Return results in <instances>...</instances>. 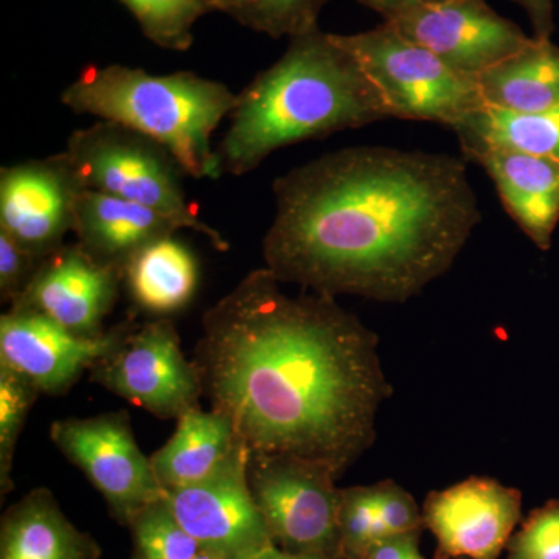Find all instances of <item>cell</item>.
<instances>
[{
  "instance_id": "cell-1",
  "label": "cell",
  "mask_w": 559,
  "mask_h": 559,
  "mask_svg": "<svg viewBox=\"0 0 559 559\" xmlns=\"http://www.w3.org/2000/svg\"><path fill=\"white\" fill-rule=\"evenodd\" d=\"M283 285L267 267L250 271L204 312L202 390L250 452L314 460L341 477L370 450L392 393L378 336L336 297Z\"/></svg>"
},
{
  "instance_id": "cell-2",
  "label": "cell",
  "mask_w": 559,
  "mask_h": 559,
  "mask_svg": "<svg viewBox=\"0 0 559 559\" xmlns=\"http://www.w3.org/2000/svg\"><path fill=\"white\" fill-rule=\"evenodd\" d=\"M264 267L325 296L404 304L454 266L481 213L466 160L349 146L275 179Z\"/></svg>"
},
{
  "instance_id": "cell-3",
  "label": "cell",
  "mask_w": 559,
  "mask_h": 559,
  "mask_svg": "<svg viewBox=\"0 0 559 559\" xmlns=\"http://www.w3.org/2000/svg\"><path fill=\"white\" fill-rule=\"evenodd\" d=\"M218 146L223 171L245 176L272 153L390 119L380 92L333 33L289 39L277 62L238 94Z\"/></svg>"
},
{
  "instance_id": "cell-4",
  "label": "cell",
  "mask_w": 559,
  "mask_h": 559,
  "mask_svg": "<svg viewBox=\"0 0 559 559\" xmlns=\"http://www.w3.org/2000/svg\"><path fill=\"white\" fill-rule=\"evenodd\" d=\"M219 81L193 72L153 75L143 69L110 64L87 66L61 94L76 114L123 124L156 140L170 151L180 168L197 179L223 175L213 132L237 105Z\"/></svg>"
},
{
  "instance_id": "cell-5",
  "label": "cell",
  "mask_w": 559,
  "mask_h": 559,
  "mask_svg": "<svg viewBox=\"0 0 559 559\" xmlns=\"http://www.w3.org/2000/svg\"><path fill=\"white\" fill-rule=\"evenodd\" d=\"M64 153L83 189L156 210L182 229L207 238L216 250L229 249L223 235L200 218L182 186L186 173L156 140L123 124L100 120L72 132Z\"/></svg>"
},
{
  "instance_id": "cell-6",
  "label": "cell",
  "mask_w": 559,
  "mask_h": 559,
  "mask_svg": "<svg viewBox=\"0 0 559 559\" xmlns=\"http://www.w3.org/2000/svg\"><path fill=\"white\" fill-rule=\"evenodd\" d=\"M333 38L349 51L388 106L390 119L432 121L454 128L485 105L479 81L406 38L389 22Z\"/></svg>"
},
{
  "instance_id": "cell-7",
  "label": "cell",
  "mask_w": 559,
  "mask_h": 559,
  "mask_svg": "<svg viewBox=\"0 0 559 559\" xmlns=\"http://www.w3.org/2000/svg\"><path fill=\"white\" fill-rule=\"evenodd\" d=\"M330 466L296 455L250 452L248 480L280 549L341 559L342 488Z\"/></svg>"
},
{
  "instance_id": "cell-8",
  "label": "cell",
  "mask_w": 559,
  "mask_h": 559,
  "mask_svg": "<svg viewBox=\"0 0 559 559\" xmlns=\"http://www.w3.org/2000/svg\"><path fill=\"white\" fill-rule=\"evenodd\" d=\"M90 373L95 384L160 419L182 417L204 396L197 364L183 355L168 318L135 323Z\"/></svg>"
},
{
  "instance_id": "cell-9",
  "label": "cell",
  "mask_w": 559,
  "mask_h": 559,
  "mask_svg": "<svg viewBox=\"0 0 559 559\" xmlns=\"http://www.w3.org/2000/svg\"><path fill=\"white\" fill-rule=\"evenodd\" d=\"M50 440L100 492L121 525L128 527L140 511L165 496L150 457L140 451L128 412L57 419Z\"/></svg>"
},
{
  "instance_id": "cell-10",
  "label": "cell",
  "mask_w": 559,
  "mask_h": 559,
  "mask_svg": "<svg viewBox=\"0 0 559 559\" xmlns=\"http://www.w3.org/2000/svg\"><path fill=\"white\" fill-rule=\"evenodd\" d=\"M134 325L128 318L100 336L83 337L40 312L9 308L0 318V364L27 378L40 395L64 396Z\"/></svg>"
},
{
  "instance_id": "cell-11",
  "label": "cell",
  "mask_w": 559,
  "mask_h": 559,
  "mask_svg": "<svg viewBox=\"0 0 559 559\" xmlns=\"http://www.w3.org/2000/svg\"><path fill=\"white\" fill-rule=\"evenodd\" d=\"M384 22L450 68L476 80L533 40L485 0H443Z\"/></svg>"
},
{
  "instance_id": "cell-12",
  "label": "cell",
  "mask_w": 559,
  "mask_h": 559,
  "mask_svg": "<svg viewBox=\"0 0 559 559\" xmlns=\"http://www.w3.org/2000/svg\"><path fill=\"white\" fill-rule=\"evenodd\" d=\"M249 454L242 448L207 479L165 489L182 527L202 549L227 559H248L274 544L250 491Z\"/></svg>"
},
{
  "instance_id": "cell-13",
  "label": "cell",
  "mask_w": 559,
  "mask_h": 559,
  "mask_svg": "<svg viewBox=\"0 0 559 559\" xmlns=\"http://www.w3.org/2000/svg\"><path fill=\"white\" fill-rule=\"evenodd\" d=\"M522 496L491 477H469L430 492L423 521L439 559H499L521 521Z\"/></svg>"
},
{
  "instance_id": "cell-14",
  "label": "cell",
  "mask_w": 559,
  "mask_h": 559,
  "mask_svg": "<svg viewBox=\"0 0 559 559\" xmlns=\"http://www.w3.org/2000/svg\"><path fill=\"white\" fill-rule=\"evenodd\" d=\"M79 176L64 151L0 170V231L38 259L64 246L73 231Z\"/></svg>"
},
{
  "instance_id": "cell-15",
  "label": "cell",
  "mask_w": 559,
  "mask_h": 559,
  "mask_svg": "<svg viewBox=\"0 0 559 559\" xmlns=\"http://www.w3.org/2000/svg\"><path fill=\"white\" fill-rule=\"evenodd\" d=\"M119 271L92 259L79 242L61 246L40 261L31 285L9 308L40 312L70 333L97 337L116 305Z\"/></svg>"
},
{
  "instance_id": "cell-16",
  "label": "cell",
  "mask_w": 559,
  "mask_h": 559,
  "mask_svg": "<svg viewBox=\"0 0 559 559\" xmlns=\"http://www.w3.org/2000/svg\"><path fill=\"white\" fill-rule=\"evenodd\" d=\"M463 159L484 168L510 218L536 248L549 250L559 223V159L506 150Z\"/></svg>"
},
{
  "instance_id": "cell-17",
  "label": "cell",
  "mask_w": 559,
  "mask_h": 559,
  "mask_svg": "<svg viewBox=\"0 0 559 559\" xmlns=\"http://www.w3.org/2000/svg\"><path fill=\"white\" fill-rule=\"evenodd\" d=\"M179 230L182 227L164 213L95 190H81L73 210L76 242L120 274L140 250Z\"/></svg>"
},
{
  "instance_id": "cell-18",
  "label": "cell",
  "mask_w": 559,
  "mask_h": 559,
  "mask_svg": "<svg viewBox=\"0 0 559 559\" xmlns=\"http://www.w3.org/2000/svg\"><path fill=\"white\" fill-rule=\"evenodd\" d=\"M100 558L97 540L69 521L50 489H32L3 513L0 559Z\"/></svg>"
},
{
  "instance_id": "cell-19",
  "label": "cell",
  "mask_w": 559,
  "mask_h": 559,
  "mask_svg": "<svg viewBox=\"0 0 559 559\" xmlns=\"http://www.w3.org/2000/svg\"><path fill=\"white\" fill-rule=\"evenodd\" d=\"M170 440L151 455L164 489L189 487L207 479L248 444L226 415L201 406L176 419Z\"/></svg>"
},
{
  "instance_id": "cell-20",
  "label": "cell",
  "mask_w": 559,
  "mask_h": 559,
  "mask_svg": "<svg viewBox=\"0 0 559 559\" xmlns=\"http://www.w3.org/2000/svg\"><path fill=\"white\" fill-rule=\"evenodd\" d=\"M121 280L140 310L168 318L193 299L200 267L183 242L168 237L135 253L121 272Z\"/></svg>"
},
{
  "instance_id": "cell-21",
  "label": "cell",
  "mask_w": 559,
  "mask_h": 559,
  "mask_svg": "<svg viewBox=\"0 0 559 559\" xmlns=\"http://www.w3.org/2000/svg\"><path fill=\"white\" fill-rule=\"evenodd\" d=\"M485 105L539 112L559 106V47L551 39H538L480 75Z\"/></svg>"
},
{
  "instance_id": "cell-22",
  "label": "cell",
  "mask_w": 559,
  "mask_h": 559,
  "mask_svg": "<svg viewBox=\"0 0 559 559\" xmlns=\"http://www.w3.org/2000/svg\"><path fill=\"white\" fill-rule=\"evenodd\" d=\"M463 157L484 150L516 151L559 159V106L514 112L484 105L452 128Z\"/></svg>"
},
{
  "instance_id": "cell-23",
  "label": "cell",
  "mask_w": 559,
  "mask_h": 559,
  "mask_svg": "<svg viewBox=\"0 0 559 559\" xmlns=\"http://www.w3.org/2000/svg\"><path fill=\"white\" fill-rule=\"evenodd\" d=\"M331 0H212L223 13L249 31L271 38H296L319 28V17Z\"/></svg>"
},
{
  "instance_id": "cell-24",
  "label": "cell",
  "mask_w": 559,
  "mask_h": 559,
  "mask_svg": "<svg viewBox=\"0 0 559 559\" xmlns=\"http://www.w3.org/2000/svg\"><path fill=\"white\" fill-rule=\"evenodd\" d=\"M138 21L143 35L165 50L186 51L193 44V27L215 13L212 0H119Z\"/></svg>"
},
{
  "instance_id": "cell-25",
  "label": "cell",
  "mask_w": 559,
  "mask_h": 559,
  "mask_svg": "<svg viewBox=\"0 0 559 559\" xmlns=\"http://www.w3.org/2000/svg\"><path fill=\"white\" fill-rule=\"evenodd\" d=\"M128 527L134 546L132 559H193L202 550L173 513L167 495L140 511Z\"/></svg>"
},
{
  "instance_id": "cell-26",
  "label": "cell",
  "mask_w": 559,
  "mask_h": 559,
  "mask_svg": "<svg viewBox=\"0 0 559 559\" xmlns=\"http://www.w3.org/2000/svg\"><path fill=\"white\" fill-rule=\"evenodd\" d=\"M39 390L27 378L0 364V496L13 489V462L17 441Z\"/></svg>"
},
{
  "instance_id": "cell-27",
  "label": "cell",
  "mask_w": 559,
  "mask_h": 559,
  "mask_svg": "<svg viewBox=\"0 0 559 559\" xmlns=\"http://www.w3.org/2000/svg\"><path fill=\"white\" fill-rule=\"evenodd\" d=\"M340 533L341 559H364L385 538L373 485L342 489Z\"/></svg>"
},
{
  "instance_id": "cell-28",
  "label": "cell",
  "mask_w": 559,
  "mask_h": 559,
  "mask_svg": "<svg viewBox=\"0 0 559 559\" xmlns=\"http://www.w3.org/2000/svg\"><path fill=\"white\" fill-rule=\"evenodd\" d=\"M507 559H559V499L522 522L507 546Z\"/></svg>"
},
{
  "instance_id": "cell-29",
  "label": "cell",
  "mask_w": 559,
  "mask_h": 559,
  "mask_svg": "<svg viewBox=\"0 0 559 559\" xmlns=\"http://www.w3.org/2000/svg\"><path fill=\"white\" fill-rule=\"evenodd\" d=\"M378 514L385 538L388 536L404 535V533L421 532L425 527L423 510L403 487L392 480L374 484Z\"/></svg>"
},
{
  "instance_id": "cell-30",
  "label": "cell",
  "mask_w": 559,
  "mask_h": 559,
  "mask_svg": "<svg viewBox=\"0 0 559 559\" xmlns=\"http://www.w3.org/2000/svg\"><path fill=\"white\" fill-rule=\"evenodd\" d=\"M40 261L27 249L17 245L5 231H0V297L3 304L13 305L31 285Z\"/></svg>"
},
{
  "instance_id": "cell-31",
  "label": "cell",
  "mask_w": 559,
  "mask_h": 559,
  "mask_svg": "<svg viewBox=\"0 0 559 559\" xmlns=\"http://www.w3.org/2000/svg\"><path fill=\"white\" fill-rule=\"evenodd\" d=\"M419 533H404L378 540L364 559H425L419 550Z\"/></svg>"
},
{
  "instance_id": "cell-32",
  "label": "cell",
  "mask_w": 559,
  "mask_h": 559,
  "mask_svg": "<svg viewBox=\"0 0 559 559\" xmlns=\"http://www.w3.org/2000/svg\"><path fill=\"white\" fill-rule=\"evenodd\" d=\"M524 9L533 36L538 39H551L555 32L554 0H511Z\"/></svg>"
},
{
  "instance_id": "cell-33",
  "label": "cell",
  "mask_w": 559,
  "mask_h": 559,
  "mask_svg": "<svg viewBox=\"0 0 559 559\" xmlns=\"http://www.w3.org/2000/svg\"><path fill=\"white\" fill-rule=\"evenodd\" d=\"M358 2L380 14L382 21H390L418 7L443 2V0H358Z\"/></svg>"
},
{
  "instance_id": "cell-34",
  "label": "cell",
  "mask_w": 559,
  "mask_h": 559,
  "mask_svg": "<svg viewBox=\"0 0 559 559\" xmlns=\"http://www.w3.org/2000/svg\"><path fill=\"white\" fill-rule=\"evenodd\" d=\"M248 559H340L333 557H325V555H312V554H294V551L283 550L280 547L272 544L266 549L257 551L255 555Z\"/></svg>"
},
{
  "instance_id": "cell-35",
  "label": "cell",
  "mask_w": 559,
  "mask_h": 559,
  "mask_svg": "<svg viewBox=\"0 0 559 559\" xmlns=\"http://www.w3.org/2000/svg\"><path fill=\"white\" fill-rule=\"evenodd\" d=\"M193 559H227L223 557V555L216 554V551L202 549L200 554L197 555Z\"/></svg>"
}]
</instances>
